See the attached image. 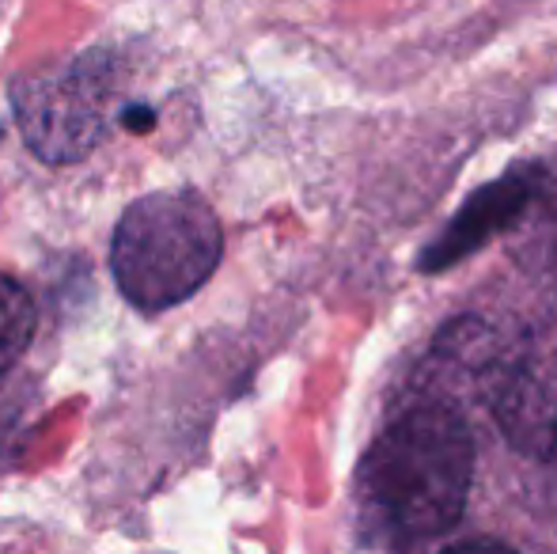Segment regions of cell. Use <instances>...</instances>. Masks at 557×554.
<instances>
[{
  "label": "cell",
  "mask_w": 557,
  "mask_h": 554,
  "mask_svg": "<svg viewBox=\"0 0 557 554\" xmlns=\"http://www.w3.org/2000/svg\"><path fill=\"white\" fill-rule=\"evenodd\" d=\"M474 479V441L447 403L406 407L368 444L352 479L360 540L413 547L459 525Z\"/></svg>",
  "instance_id": "cell-1"
},
{
  "label": "cell",
  "mask_w": 557,
  "mask_h": 554,
  "mask_svg": "<svg viewBox=\"0 0 557 554\" xmlns=\"http://www.w3.org/2000/svg\"><path fill=\"white\" fill-rule=\"evenodd\" d=\"M224 251L213 206L190 190H156L122 213L111 239L117 293L140 311H168L194 296Z\"/></svg>",
  "instance_id": "cell-2"
},
{
  "label": "cell",
  "mask_w": 557,
  "mask_h": 554,
  "mask_svg": "<svg viewBox=\"0 0 557 554\" xmlns=\"http://www.w3.org/2000/svg\"><path fill=\"white\" fill-rule=\"evenodd\" d=\"M12 114L27 148L46 163H81L114 126L117 65L107 50H84L35 65L12 81Z\"/></svg>",
  "instance_id": "cell-3"
},
{
  "label": "cell",
  "mask_w": 557,
  "mask_h": 554,
  "mask_svg": "<svg viewBox=\"0 0 557 554\" xmlns=\"http://www.w3.org/2000/svg\"><path fill=\"white\" fill-rule=\"evenodd\" d=\"M546 171L539 163H516L508 175H500L497 183L482 186L459 213L451 217V224L425 247L421 255V270L436 274V270L455 267L459 259L474 255L482 244H490L497 232H505L508 224H516L523 217V209L539 198L543 190Z\"/></svg>",
  "instance_id": "cell-4"
},
{
  "label": "cell",
  "mask_w": 557,
  "mask_h": 554,
  "mask_svg": "<svg viewBox=\"0 0 557 554\" xmlns=\"http://www.w3.org/2000/svg\"><path fill=\"white\" fill-rule=\"evenodd\" d=\"M35 300L20 281L0 274V377L20 365V357L35 342Z\"/></svg>",
  "instance_id": "cell-5"
},
{
  "label": "cell",
  "mask_w": 557,
  "mask_h": 554,
  "mask_svg": "<svg viewBox=\"0 0 557 554\" xmlns=\"http://www.w3.org/2000/svg\"><path fill=\"white\" fill-rule=\"evenodd\" d=\"M4 395H0V456H4V441L12 436L15 429V407H4Z\"/></svg>",
  "instance_id": "cell-6"
},
{
  "label": "cell",
  "mask_w": 557,
  "mask_h": 554,
  "mask_svg": "<svg viewBox=\"0 0 557 554\" xmlns=\"http://www.w3.org/2000/svg\"><path fill=\"white\" fill-rule=\"evenodd\" d=\"M554 441H557V433H554Z\"/></svg>",
  "instance_id": "cell-7"
}]
</instances>
